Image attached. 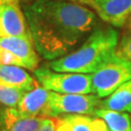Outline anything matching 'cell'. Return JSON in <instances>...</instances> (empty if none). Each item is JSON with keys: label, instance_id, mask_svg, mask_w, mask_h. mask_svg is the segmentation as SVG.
<instances>
[{"label": "cell", "instance_id": "cell-21", "mask_svg": "<svg viewBox=\"0 0 131 131\" xmlns=\"http://www.w3.org/2000/svg\"><path fill=\"white\" fill-rule=\"evenodd\" d=\"M1 64H2V63H1V62H0V66H1Z\"/></svg>", "mask_w": 131, "mask_h": 131}, {"label": "cell", "instance_id": "cell-13", "mask_svg": "<svg viewBox=\"0 0 131 131\" xmlns=\"http://www.w3.org/2000/svg\"><path fill=\"white\" fill-rule=\"evenodd\" d=\"M100 108L122 113H131V81L122 84L107 98L102 100Z\"/></svg>", "mask_w": 131, "mask_h": 131}, {"label": "cell", "instance_id": "cell-19", "mask_svg": "<svg viewBox=\"0 0 131 131\" xmlns=\"http://www.w3.org/2000/svg\"><path fill=\"white\" fill-rule=\"evenodd\" d=\"M20 0H0V4L1 3H6V2H15V3H19Z\"/></svg>", "mask_w": 131, "mask_h": 131}, {"label": "cell", "instance_id": "cell-22", "mask_svg": "<svg viewBox=\"0 0 131 131\" xmlns=\"http://www.w3.org/2000/svg\"><path fill=\"white\" fill-rule=\"evenodd\" d=\"M109 131H110V130H109Z\"/></svg>", "mask_w": 131, "mask_h": 131}, {"label": "cell", "instance_id": "cell-12", "mask_svg": "<svg viewBox=\"0 0 131 131\" xmlns=\"http://www.w3.org/2000/svg\"><path fill=\"white\" fill-rule=\"evenodd\" d=\"M0 83L15 89L25 91L38 86V83L21 67L14 65L0 66Z\"/></svg>", "mask_w": 131, "mask_h": 131}, {"label": "cell", "instance_id": "cell-14", "mask_svg": "<svg viewBox=\"0 0 131 131\" xmlns=\"http://www.w3.org/2000/svg\"><path fill=\"white\" fill-rule=\"evenodd\" d=\"M93 116L103 121L110 131H131V117L128 113H122L98 108Z\"/></svg>", "mask_w": 131, "mask_h": 131}, {"label": "cell", "instance_id": "cell-16", "mask_svg": "<svg viewBox=\"0 0 131 131\" xmlns=\"http://www.w3.org/2000/svg\"><path fill=\"white\" fill-rule=\"evenodd\" d=\"M117 54L131 61V36H124L118 44Z\"/></svg>", "mask_w": 131, "mask_h": 131}, {"label": "cell", "instance_id": "cell-2", "mask_svg": "<svg viewBox=\"0 0 131 131\" xmlns=\"http://www.w3.org/2000/svg\"><path fill=\"white\" fill-rule=\"evenodd\" d=\"M118 32L115 28H98L89 34L81 47L51 61L49 68L56 72L91 74L117 53Z\"/></svg>", "mask_w": 131, "mask_h": 131}, {"label": "cell", "instance_id": "cell-6", "mask_svg": "<svg viewBox=\"0 0 131 131\" xmlns=\"http://www.w3.org/2000/svg\"><path fill=\"white\" fill-rule=\"evenodd\" d=\"M102 99L95 94H63L51 91L48 117L93 115Z\"/></svg>", "mask_w": 131, "mask_h": 131}, {"label": "cell", "instance_id": "cell-20", "mask_svg": "<svg viewBox=\"0 0 131 131\" xmlns=\"http://www.w3.org/2000/svg\"><path fill=\"white\" fill-rule=\"evenodd\" d=\"M130 27H131V19H130Z\"/></svg>", "mask_w": 131, "mask_h": 131}, {"label": "cell", "instance_id": "cell-11", "mask_svg": "<svg viewBox=\"0 0 131 131\" xmlns=\"http://www.w3.org/2000/svg\"><path fill=\"white\" fill-rule=\"evenodd\" d=\"M56 131H109V129L106 123L97 117L65 115L57 118Z\"/></svg>", "mask_w": 131, "mask_h": 131}, {"label": "cell", "instance_id": "cell-9", "mask_svg": "<svg viewBox=\"0 0 131 131\" xmlns=\"http://www.w3.org/2000/svg\"><path fill=\"white\" fill-rule=\"evenodd\" d=\"M51 91L43 86L25 91L16 109L24 117H48Z\"/></svg>", "mask_w": 131, "mask_h": 131}, {"label": "cell", "instance_id": "cell-10", "mask_svg": "<svg viewBox=\"0 0 131 131\" xmlns=\"http://www.w3.org/2000/svg\"><path fill=\"white\" fill-rule=\"evenodd\" d=\"M46 117H24L16 108L0 111V131H37Z\"/></svg>", "mask_w": 131, "mask_h": 131}, {"label": "cell", "instance_id": "cell-17", "mask_svg": "<svg viewBox=\"0 0 131 131\" xmlns=\"http://www.w3.org/2000/svg\"><path fill=\"white\" fill-rule=\"evenodd\" d=\"M37 131H56V123L50 117H45L44 122Z\"/></svg>", "mask_w": 131, "mask_h": 131}, {"label": "cell", "instance_id": "cell-7", "mask_svg": "<svg viewBox=\"0 0 131 131\" xmlns=\"http://www.w3.org/2000/svg\"><path fill=\"white\" fill-rule=\"evenodd\" d=\"M0 37H20L32 39L27 21L19 3L0 4Z\"/></svg>", "mask_w": 131, "mask_h": 131}, {"label": "cell", "instance_id": "cell-4", "mask_svg": "<svg viewBox=\"0 0 131 131\" xmlns=\"http://www.w3.org/2000/svg\"><path fill=\"white\" fill-rule=\"evenodd\" d=\"M128 81H131V61L116 53L91 73L92 93L100 98L107 97Z\"/></svg>", "mask_w": 131, "mask_h": 131}, {"label": "cell", "instance_id": "cell-15", "mask_svg": "<svg viewBox=\"0 0 131 131\" xmlns=\"http://www.w3.org/2000/svg\"><path fill=\"white\" fill-rule=\"evenodd\" d=\"M25 90L11 88L0 83V104L8 108H16Z\"/></svg>", "mask_w": 131, "mask_h": 131}, {"label": "cell", "instance_id": "cell-18", "mask_svg": "<svg viewBox=\"0 0 131 131\" xmlns=\"http://www.w3.org/2000/svg\"><path fill=\"white\" fill-rule=\"evenodd\" d=\"M69 1H73V2H76V3L81 5H88L90 7L93 3L98 2V1H102V0H69Z\"/></svg>", "mask_w": 131, "mask_h": 131}, {"label": "cell", "instance_id": "cell-5", "mask_svg": "<svg viewBox=\"0 0 131 131\" xmlns=\"http://www.w3.org/2000/svg\"><path fill=\"white\" fill-rule=\"evenodd\" d=\"M39 60L32 39L0 37V62L2 64L35 71L39 65Z\"/></svg>", "mask_w": 131, "mask_h": 131}, {"label": "cell", "instance_id": "cell-1", "mask_svg": "<svg viewBox=\"0 0 131 131\" xmlns=\"http://www.w3.org/2000/svg\"><path fill=\"white\" fill-rule=\"evenodd\" d=\"M24 11L34 47L51 60L68 54L97 24V15L69 0H35Z\"/></svg>", "mask_w": 131, "mask_h": 131}, {"label": "cell", "instance_id": "cell-3", "mask_svg": "<svg viewBox=\"0 0 131 131\" xmlns=\"http://www.w3.org/2000/svg\"><path fill=\"white\" fill-rule=\"evenodd\" d=\"M35 78L43 88L63 94L92 93L91 74L56 72L47 67L37 68Z\"/></svg>", "mask_w": 131, "mask_h": 131}, {"label": "cell", "instance_id": "cell-8", "mask_svg": "<svg viewBox=\"0 0 131 131\" xmlns=\"http://www.w3.org/2000/svg\"><path fill=\"white\" fill-rule=\"evenodd\" d=\"M103 21L122 27L131 17V0H102L90 6Z\"/></svg>", "mask_w": 131, "mask_h": 131}]
</instances>
